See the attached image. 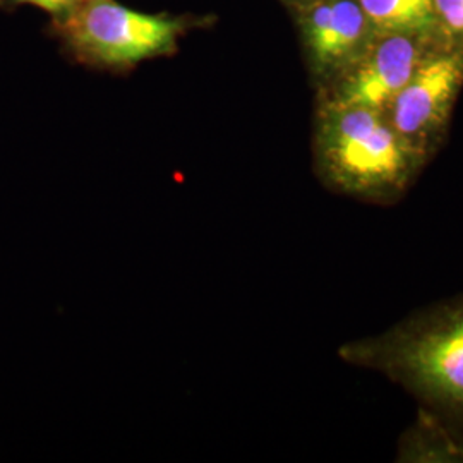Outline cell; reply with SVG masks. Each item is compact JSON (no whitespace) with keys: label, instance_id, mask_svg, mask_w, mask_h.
Returning a JSON list of instances; mask_svg holds the SVG:
<instances>
[{"label":"cell","instance_id":"8","mask_svg":"<svg viewBox=\"0 0 463 463\" xmlns=\"http://www.w3.org/2000/svg\"><path fill=\"white\" fill-rule=\"evenodd\" d=\"M376 33H422L438 36L432 0H359Z\"/></svg>","mask_w":463,"mask_h":463},{"label":"cell","instance_id":"6","mask_svg":"<svg viewBox=\"0 0 463 463\" xmlns=\"http://www.w3.org/2000/svg\"><path fill=\"white\" fill-rule=\"evenodd\" d=\"M294 11L316 91L345 72L378 34L359 0H311Z\"/></svg>","mask_w":463,"mask_h":463},{"label":"cell","instance_id":"4","mask_svg":"<svg viewBox=\"0 0 463 463\" xmlns=\"http://www.w3.org/2000/svg\"><path fill=\"white\" fill-rule=\"evenodd\" d=\"M463 90V45H439L383 109L390 124L428 162L447 143Z\"/></svg>","mask_w":463,"mask_h":463},{"label":"cell","instance_id":"3","mask_svg":"<svg viewBox=\"0 0 463 463\" xmlns=\"http://www.w3.org/2000/svg\"><path fill=\"white\" fill-rule=\"evenodd\" d=\"M55 17L74 55L107 69L170 53L185 28L181 19L139 13L116 0H78Z\"/></svg>","mask_w":463,"mask_h":463},{"label":"cell","instance_id":"9","mask_svg":"<svg viewBox=\"0 0 463 463\" xmlns=\"http://www.w3.org/2000/svg\"><path fill=\"white\" fill-rule=\"evenodd\" d=\"M439 38L447 45H463V0H432Z\"/></svg>","mask_w":463,"mask_h":463},{"label":"cell","instance_id":"5","mask_svg":"<svg viewBox=\"0 0 463 463\" xmlns=\"http://www.w3.org/2000/svg\"><path fill=\"white\" fill-rule=\"evenodd\" d=\"M443 43L432 34H376L345 72L316 91V99L383 110L412 78L419 64Z\"/></svg>","mask_w":463,"mask_h":463},{"label":"cell","instance_id":"10","mask_svg":"<svg viewBox=\"0 0 463 463\" xmlns=\"http://www.w3.org/2000/svg\"><path fill=\"white\" fill-rule=\"evenodd\" d=\"M14 2L32 4V5H36V7L47 11V13L53 14V16H59L64 11V7H62V4L59 0H14Z\"/></svg>","mask_w":463,"mask_h":463},{"label":"cell","instance_id":"1","mask_svg":"<svg viewBox=\"0 0 463 463\" xmlns=\"http://www.w3.org/2000/svg\"><path fill=\"white\" fill-rule=\"evenodd\" d=\"M338 357L390 381L463 439V292L350 340Z\"/></svg>","mask_w":463,"mask_h":463},{"label":"cell","instance_id":"12","mask_svg":"<svg viewBox=\"0 0 463 463\" xmlns=\"http://www.w3.org/2000/svg\"><path fill=\"white\" fill-rule=\"evenodd\" d=\"M61 4H62V7L66 9L67 5H71V4H74V2H78V0H59Z\"/></svg>","mask_w":463,"mask_h":463},{"label":"cell","instance_id":"2","mask_svg":"<svg viewBox=\"0 0 463 463\" xmlns=\"http://www.w3.org/2000/svg\"><path fill=\"white\" fill-rule=\"evenodd\" d=\"M428 165L383 110L316 99L313 168L333 194L371 206H395Z\"/></svg>","mask_w":463,"mask_h":463},{"label":"cell","instance_id":"7","mask_svg":"<svg viewBox=\"0 0 463 463\" xmlns=\"http://www.w3.org/2000/svg\"><path fill=\"white\" fill-rule=\"evenodd\" d=\"M397 463H463V439L439 417L417 407L412 422L400 432Z\"/></svg>","mask_w":463,"mask_h":463},{"label":"cell","instance_id":"11","mask_svg":"<svg viewBox=\"0 0 463 463\" xmlns=\"http://www.w3.org/2000/svg\"><path fill=\"white\" fill-rule=\"evenodd\" d=\"M285 2H288L292 7H296V5H300V4H306V2H311V0H285Z\"/></svg>","mask_w":463,"mask_h":463}]
</instances>
